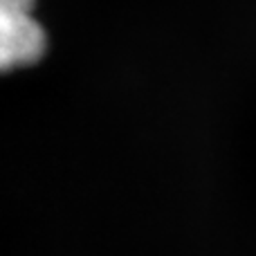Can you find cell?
<instances>
[{
	"label": "cell",
	"mask_w": 256,
	"mask_h": 256,
	"mask_svg": "<svg viewBox=\"0 0 256 256\" xmlns=\"http://www.w3.org/2000/svg\"><path fill=\"white\" fill-rule=\"evenodd\" d=\"M48 45L36 0H0V74L36 66Z\"/></svg>",
	"instance_id": "obj_1"
}]
</instances>
